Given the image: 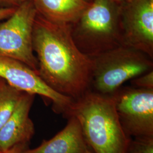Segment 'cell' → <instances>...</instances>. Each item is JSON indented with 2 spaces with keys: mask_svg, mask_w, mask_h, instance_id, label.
Listing matches in <instances>:
<instances>
[{
  "mask_svg": "<svg viewBox=\"0 0 153 153\" xmlns=\"http://www.w3.org/2000/svg\"><path fill=\"white\" fill-rule=\"evenodd\" d=\"M28 1L33 0H0V9L17 8Z\"/></svg>",
  "mask_w": 153,
  "mask_h": 153,
  "instance_id": "cell-15",
  "label": "cell"
},
{
  "mask_svg": "<svg viewBox=\"0 0 153 153\" xmlns=\"http://www.w3.org/2000/svg\"><path fill=\"white\" fill-rule=\"evenodd\" d=\"M16 9V8L0 9V21L9 18L14 14Z\"/></svg>",
  "mask_w": 153,
  "mask_h": 153,
  "instance_id": "cell-16",
  "label": "cell"
},
{
  "mask_svg": "<svg viewBox=\"0 0 153 153\" xmlns=\"http://www.w3.org/2000/svg\"><path fill=\"white\" fill-rule=\"evenodd\" d=\"M36 15L33 1H28L0 24V56L21 61L38 74V63L33 44Z\"/></svg>",
  "mask_w": 153,
  "mask_h": 153,
  "instance_id": "cell-5",
  "label": "cell"
},
{
  "mask_svg": "<svg viewBox=\"0 0 153 153\" xmlns=\"http://www.w3.org/2000/svg\"><path fill=\"white\" fill-rule=\"evenodd\" d=\"M127 153H153V137L131 138Z\"/></svg>",
  "mask_w": 153,
  "mask_h": 153,
  "instance_id": "cell-13",
  "label": "cell"
},
{
  "mask_svg": "<svg viewBox=\"0 0 153 153\" xmlns=\"http://www.w3.org/2000/svg\"><path fill=\"white\" fill-rule=\"evenodd\" d=\"M79 123L85 141L94 153H127L131 138L124 131L114 95L90 89L74 100L66 116Z\"/></svg>",
  "mask_w": 153,
  "mask_h": 153,
  "instance_id": "cell-2",
  "label": "cell"
},
{
  "mask_svg": "<svg viewBox=\"0 0 153 153\" xmlns=\"http://www.w3.org/2000/svg\"><path fill=\"white\" fill-rule=\"evenodd\" d=\"M22 151H23V150L20 148H14L4 153H19Z\"/></svg>",
  "mask_w": 153,
  "mask_h": 153,
  "instance_id": "cell-17",
  "label": "cell"
},
{
  "mask_svg": "<svg viewBox=\"0 0 153 153\" xmlns=\"http://www.w3.org/2000/svg\"><path fill=\"white\" fill-rule=\"evenodd\" d=\"M65 127L37 148L26 149L19 153H86L89 149L79 122L73 116L68 117Z\"/></svg>",
  "mask_w": 153,
  "mask_h": 153,
  "instance_id": "cell-10",
  "label": "cell"
},
{
  "mask_svg": "<svg viewBox=\"0 0 153 153\" xmlns=\"http://www.w3.org/2000/svg\"><path fill=\"white\" fill-rule=\"evenodd\" d=\"M0 153H1V152H0Z\"/></svg>",
  "mask_w": 153,
  "mask_h": 153,
  "instance_id": "cell-21",
  "label": "cell"
},
{
  "mask_svg": "<svg viewBox=\"0 0 153 153\" xmlns=\"http://www.w3.org/2000/svg\"><path fill=\"white\" fill-rule=\"evenodd\" d=\"M33 44L39 76L49 87L74 100L91 89L93 61L75 44L71 25L49 22L37 13Z\"/></svg>",
  "mask_w": 153,
  "mask_h": 153,
  "instance_id": "cell-1",
  "label": "cell"
},
{
  "mask_svg": "<svg viewBox=\"0 0 153 153\" xmlns=\"http://www.w3.org/2000/svg\"><path fill=\"white\" fill-rule=\"evenodd\" d=\"M131 84L134 88L153 89V70L132 79Z\"/></svg>",
  "mask_w": 153,
  "mask_h": 153,
  "instance_id": "cell-14",
  "label": "cell"
},
{
  "mask_svg": "<svg viewBox=\"0 0 153 153\" xmlns=\"http://www.w3.org/2000/svg\"><path fill=\"white\" fill-rule=\"evenodd\" d=\"M93 91L112 95L125 82L153 70V59L131 47L121 45L91 58Z\"/></svg>",
  "mask_w": 153,
  "mask_h": 153,
  "instance_id": "cell-4",
  "label": "cell"
},
{
  "mask_svg": "<svg viewBox=\"0 0 153 153\" xmlns=\"http://www.w3.org/2000/svg\"><path fill=\"white\" fill-rule=\"evenodd\" d=\"M90 1H93V0H90Z\"/></svg>",
  "mask_w": 153,
  "mask_h": 153,
  "instance_id": "cell-20",
  "label": "cell"
},
{
  "mask_svg": "<svg viewBox=\"0 0 153 153\" xmlns=\"http://www.w3.org/2000/svg\"><path fill=\"white\" fill-rule=\"evenodd\" d=\"M22 93L0 78V129L13 113Z\"/></svg>",
  "mask_w": 153,
  "mask_h": 153,
  "instance_id": "cell-12",
  "label": "cell"
},
{
  "mask_svg": "<svg viewBox=\"0 0 153 153\" xmlns=\"http://www.w3.org/2000/svg\"><path fill=\"white\" fill-rule=\"evenodd\" d=\"M35 95L23 92L10 118L0 129V152L4 153L14 148L26 149L35 133L30 112Z\"/></svg>",
  "mask_w": 153,
  "mask_h": 153,
  "instance_id": "cell-9",
  "label": "cell"
},
{
  "mask_svg": "<svg viewBox=\"0 0 153 153\" xmlns=\"http://www.w3.org/2000/svg\"><path fill=\"white\" fill-rule=\"evenodd\" d=\"M86 153H94V152H93V151L92 150H91L90 149L88 150V151L86 152Z\"/></svg>",
  "mask_w": 153,
  "mask_h": 153,
  "instance_id": "cell-19",
  "label": "cell"
},
{
  "mask_svg": "<svg viewBox=\"0 0 153 153\" xmlns=\"http://www.w3.org/2000/svg\"><path fill=\"white\" fill-rule=\"evenodd\" d=\"M114 1H115L116 2H117L119 4H122V3H124L125 2L129 1V0H114Z\"/></svg>",
  "mask_w": 153,
  "mask_h": 153,
  "instance_id": "cell-18",
  "label": "cell"
},
{
  "mask_svg": "<svg viewBox=\"0 0 153 153\" xmlns=\"http://www.w3.org/2000/svg\"><path fill=\"white\" fill-rule=\"evenodd\" d=\"M112 95L126 135L153 137V89L121 87Z\"/></svg>",
  "mask_w": 153,
  "mask_h": 153,
  "instance_id": "cell-6",
  "label": "cell"
},
{
  "mask_svg": "<svg viewBox=\"0 0 153 153\" xmlns=\"http://www.w3.org/2000/svg\"><path fill=\"white\" fill-rule=\"evenodd\" d=\"M0 78L17 90L49 100L55 113L66 117L74 99L56 91L38 74L21 61L0 56Z\"/></svg>",
  "mask_w": 153,
  "mask_h": 153,
  "instance_id": "cell-7",
  "label": "cell"
},
{
  "mask_svg": "<svg viewBox=\"0 0 153 153\" xmlns=\"http://www.w3.org/2000/svg\"><path fill=\"white\" fill-rule=\"evenodd\" d=\"M121 4L114 0H93L76 22L71 36L77 47L90 58L123 45Z\"/></svg>",
  "mask_w": 153,
  "mask_h": 153,
  "instance_id": "cell-3",
  "label": "cell"
},
{
  "mask_svg": "<svg viewBox=\"0 0 153 153\" xmlns=\"http://www.w3.org/2000/svg\"><path fill=\"white\" fill-rule=\"evenodd\" d=\"M39 15L49 22L72 25L90 5V0H33Z\"/></svg>",
  "mask_w": 153,
  "mask_h": 153,
  "instance_id": "cell-11",
  "label": "cell"
},
{
  "mask_svg": "<svg viewBox=\"0 0 153 153\" xmlns=\"http://www.w3.org/2000/svg\"><path fill=\"white\" fill-rule=\"evenodd\" d=\"M123 45L153 58V0H129L120 4Z\"/></svg>",
  "mask_w": 153,
  "mask_h": 153,
  "instance_id": "cell-8",
  "label": "cell"
}]
</instances>
